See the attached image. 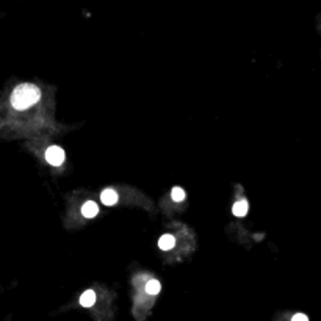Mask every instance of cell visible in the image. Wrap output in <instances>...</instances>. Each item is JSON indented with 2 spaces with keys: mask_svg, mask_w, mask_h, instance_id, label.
Here are the masks:
<instances>
[{
  "mask_svg": "<svg viewBox=\"0 0 321 321\" xmlns=\"http://www.w3.org/2000/svg\"><path fill=\"white\" fill-rule=\"evenodd\" d=\"M41 99V91L38 87L31 85V83H22V85L16 87L11 94V105L16 110H27L38 104Z\"/></svg>",
  "mask_w": 321,
  "mask_h": 321,
  "instance_id": "1",
  "label": "cell"
},
{
  "mask_svg": "<svg viewBox=\"0 0 321 321\" xmlns=\"http://www.w3.org/2000/svg\"><path fill=\"white\" fill-rule=\"evenodd\" d=\"M174 244H175V238H174L173 235H170V233L163 235L162 238L158 240V248H160V249H163V251H170V249H173V248H174Z\"/></svg>",
  "mask_w": 321,
  "mask_h": 321,
  "instance_id": "5",
  "label": "cell"
},
{
  "mask_svg": "<svg viewBox=\"0 0 321 321\" xmlns=\"http://www.w3.org/2000/svg\"><path fill=\"white\" fill-rule=\"evenodd\" d=\"M248 208H249V205H248V201H246V199H241V201L235 202V204H233L232 212H233V215H235V216H246V213H248Z\"/></svg>",
  "mask_w": 321,
  "mask_h": 321,
  "instance_id": "6",
  "label": "cell"
},
{
  "mask_svg": "<svg viewBox=\"0 0 321 321\" xmlns=\"http://www.w3.org/2000/svg\"><path fill=\"white\" fill-rule=\"evenodd\" d=\"M292 321H309V318L304 315V314H296V315L292 318Z\"/></svg>",
  "mask_w": 321,
  "mask_h": 321,
  "instance_id": "10",
  "label": "cell"
},
{
  "mask_svg": "<svg viewBox=\"0 0 321 321\" xmlns=\"http://www.w3.org/2000/svg\"><path fill=\"white\" fill-rule=\"evenodd\" d=\"M145 289H146V293H149V294H158L160 290H162V284L155 281V279H152V281H149L146 284Z\"/></svg>",
  "mask_w": 321,
  "mask_h": 321,
  "instance_id": "8",
  "label": "cell"
},
{
  "mask_svg": "<svg viewBox=\"0 0 321 321\" xmlns=\"http://www.w3.org/2000/svg\"><path fill=\"white\" fill-rule=\"evenodd\" d=\"M94 302H96V293L92 292V290H87L80 296V306H83V307L94 306Z\"/></svg>",
  "mask_w": 321,
  "mask_h": 321,
  "instance_id": "7",
  "label": "cell"
},
{
  "mask_svg": "<svg viewBox=\"0 0 321 321\" xmlns=\"http://www.w3.org/2000/svg\"><path fill=\"white\" fill-rule=\"evenodd\" d=\"M185 196H187V194H185L183 188H180V187H175L171 191V198H173L174 202H182L185 199Z\"/></svg>",
  "mask_w": 321,
  "mask_h": 321,
  "instance_id": "9",
  "label": "cell"
},
{
  "mask_svg": "<svg viewBox=\"0 0 321 321\" xmlns=\"http://www.w3.org/2000/svg\"><path fill=\"white\" fill-rule=\"evenodd\" d=\"M46 162L52 166H60L64 162V150L60 146H50L46 150Z\"/></svg>",
  "mask_w": 321,
  "mask_h": 321,
  "instance_id": "2",
  "label": "cell"
},
{
  "mask_svg": "<svg viewBox=\"0 0 321 321\" xmlns=\"http://www.w3.org/2000/svg\"><path fill=\"white\" fill-rule=\"evenodd\" d=\"M117 193L112 188H108V190H104L102 194H100V202H102L104 205H115L116 202H117Z\"/></svg>",
  "mask_w": 321,
  "mask_h": 321,
  "instance_id": "3",
  "label": "cell"
},
{
  "mask_svg": "<svg viewBox=\"0 0 321 321\" xmlns=\"http://www.w3.org/2000/svg\"><path fill=\"white\" fill-rule=\"evenodd\" d=\"M99 213V205L94 201H88L82 207V215L85 218H94Z\"/></svg>",
  "mask_w": 321,
  "mask_h": 321,
  "instance_id": "4",
  "label": "cell"
}]
</instances>
